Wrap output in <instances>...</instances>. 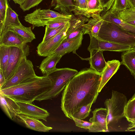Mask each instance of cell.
<instances>
[{
	"instance_id": "27",
	"label": "cell",
	"mask_w": 135,
	"mask_h": 135,
	"mask_svg": "<svg viewBox=\"0 0 135 135\" xmlns=\"http://www.w3.org/2000/svg\"><path fill=\"white\" fill-rule=\"evenodd\" d=\"M72 12L74 15H82L90 18L88 13V0H76Z\"/></svg>"
},
{
	"instance_id": "10",
	"label": "cell",
	"mask_w": 135,
	"mask_h": 135,
	"mask_svg": "<svg viewBox=\"0 0 135 135\" xmlns=\"http://www.w3.org/2000/svg\"><path fill=\"white\" fill-rule=\"evenodd\" d=\"M93 117L89 119L92 125L88 129L89 132H105L108 131V110L102 108H96L92 112Z\"/></svg>"
},
{
	"instance_id": "21",
	"label": "cell",
	"mask_w": 135,
	"mask_h": 135,
	"mask_svg": "<svg viewBox=\"0 0 135 135\" xmlns=\"http://www.w3.org/2000/svg\"><path fill=\"white\" fill-rule=\"evenodd\" d=\"M103 20L101 16L99 18L88 19V23L83 25V34L98 37V33Z\"/></svg>"
},
{
	"instance_id": "23",
	"label": "cell",
	"mask_w": 135,
	"mask_h": 135,
	"mask_svg": "<svg viewBox=\"0 0 135 135\" xmlns=\"http://www.w3.org/2000/svg\"><path fill=\"white\" fill-rule=\"evenodd\" d=\"M121 58V64L124 65L135 78V51L132 49L124 51Z\"/></svg>"
},
{
	"instance_id": "47",
	"label": "cell",
	"mask_w": 135,
	"mask_h": 135,
	"mask_svg": "<svg viewBox=\"0 0 135 135\" xmlns=\"http://www.w3.org/2000/svg\"><path fill=\"white\" fill-rule=\"evenodd\" d=\"M134 128H135V125L132 127L131 129H132Z\"/></svg>"
},
{
	"instance_id": "11",
	"label": "cell",
	"mask_w": 135,
	"mask_h": 135,
	"mask_svg": "<svg viewBox=\"0 0 135 135\" xmlns=\"http://www.w3.org/2000/svg\"><path fill=\"white\" fill-rule=\"evenodd\" d=\"M68 29L61 32L45 42H41L40 43L37 47L38 55L41 56L46 57L53 54L65 38Z\"/></svg>"
},
{
	"instance_id": "5",
	"label": "cell",
	"mask_w": 135,
	"mask_h": 135,
	"mask_svg": "<svg viewBox=\"0 0 135 135\" xmlns=\"http://www.w3.org/2000/svg\"><path fill=\"white\" fill-rule=\"evenodd\" d=\"M127 102V97L125 95L117 91L112 90L111 98L106 99L104 102L105 108L108 111V125L112 122L117 123L125 117V109Z\"/></svg>"
},
{
	"instance_id": "31",
	"label": "cell",
	"mask_w": 135,
	"mask_h": 135,
	"mask_svg": "<svg viewBox=\"0 0 135 135\" xmlns=\"http://www.w3.org/2000/svg\"><path fill=\"white\" fill-rule=\"evenodd\" d=\"M70 25L69 22L66 25H62L55 28L50 29L45 28V34L42 42H45L61 32L68 29Z\"/></svg>"
},
{
	"instance_id": "6",
	"label": "cell",
	"mask_w": 135,
	"mask_h": 135,
	"mask_svg": "<svg viewBox=\"0 0 135 135\" xmlns=\"http://www.w3.org/2000/svg\"><path fill=\"white\" fill-rule=\"evenodd\" d=\"M32 62L27 56L23 57L12 76L0 89H6L20 84L25 80L36 76Z\"/></svg>"
},
{
	"instance_id": "12",
	"label": "cell",
	"mask_w": 135,
	"mask_h": 135,
	"mask_svg": "<svg viewBox=\"0 0 135 135\" xmlns=\"http://www.w3.org/2000/svg\"><path fill=\"white\" fill-rule=\"evenodd\" d=\"M16 102L19 107L20 114L47 122V118L49 116L50 114L46 110L32 103Z\"/></svg>"
},
{
	"instance_id": "44",
	"label": "cell",
	"mask_w": 135,
	"mask_h": 135,
	"mask_svg": "<svg viewBox=\"0 0 135 135\" xmlns=\"http://www.w3.org/2000/svg\"><path fill=\"white\" fill-rule=\"evenodd\" d=\"M131 2L133 7H135V0H129Z\"/></svg>"
},
{
	"instance_id": "42",
	"label": "cell",
	"mask_w": 135,
	"mask_h": 135,
	"mask_svg": "<svg viewBox=\"0 0 135 135\" xmlns=\"http://www.w3.org/2000/svg\"><path fill=\"white\" fill-rule=\"evenodd\" d=\"M135 125V119L133 120L132 122L129 125V127L127 128V130L131 129L132 127Z\"/></svg>"
},
{
	"instance_id": "14",
	"label": "cell",
	"mask_w": 135,
	"mask_h": 135,
	"mask_svg": "<svg viewBox=\"0 0 135 135\" xmlns=\"http://www.w3.org/2000/svg\"><path fill=\"white\" fill-rule=\"evenodd\" d=\"M27 42L21 36L15 32L8 30L0 35V45L20 47Z\"/></svg>"
},
{
	"instance_id": "2",
	"label": "cell",
	"mask_w": 135,
	"mask_h": 135,
	"mask_svg": "<svg viewBox=\"0 0 135 135\" xmlns=\"http://www.w3.org/2000/svg\"><path fill=\"white\" fill-rule=\"evenodd\" d=\"M52 83L47 75H36L17 85L0 90V94L17 102L32 103L38 96L49 90Z\"/></svg>"
},
{
	"instance_id": "35",
	"label": "cell",
	"mask_w": 135,
	"mask_h": 135,
	"mask_svg": "<svg viewBox=\"0 0 135 135\" xmlns=\"http://www.w3.org/2000/svg\"><path fill=\"white\" fill-rule=\"evenodd\" d=\"M8 4L7 0H0V30L3 27Z\"/></svg>"
},
{
	"instance_id": "46",
	"label": "cell",
	"mask_w": 135,
	"mask_h": 135,
	"mask_svg": "<svg viewBox=\"0 0 135 135\" xmlns=\"http://www.w3.org/2000/svg\"><path fill=\"white\" fill-rule=\"evenodd\" d=\"M132 49L135 51V46H134L132 47Z\"/></svg>"
},
{
	"instance_id": "9",
	"label": "cell",
	"mask_w": 135,
	"mask_h": 135,
	"mask_svg": "<svg viewBox=\"0 0 135 135\" xmlns=\"http://www.w3.org/2000/svg\"><path fill=\"white\" fill-rule=\"evenodd\" d=\"M90 42L88 48L89 51L92 49H97L102 51H109L123 52L132 50V46L102 40L98 37L90 36Z\"/></svg>"
},
{
	"instance_id": "15",
	"label": "cell",
	"mask_w": 135,
	"mask_h": 135,
	"mask_svg": "<svg viewBox=\"0 0 135 135\" xmlns=\"http://www.w3.org/2000/svg\"><path fill=\"white\" fill-rule=\"evenodd\" d=\"M16 118L24 124L26 127L32 130L41 132H48L52 129L51 127L45 126L38 119L30 117L22 114H17Z\"/></svg>"
},
{
	"instance_id": "17",
	"label": "cell",
	"mask_w": 135,
	"mask_h": 135,
	"mask_svg": "<svg viewBox=\"0 0 135 135\" xmlns=\"http://www.w3.org/2000/svg\"><path fill=\"white\" fill-rule=\"evenodd\" d=\"M120 65V62L116 60L108 61L107 62L106 65L101 73V80L98 90L99 93L109 79L116 73Z\"/></svg>"
},
{
	"instance_id": "36",
	"label": "cell",
	"mask_w": 135,
	"mask_h": 135,
	"mask_svg": "<svg viewBox=\"0 0 135 135\" xmlns=\"http://www.w3.org/2000/svg\"><path fill=\"white\" fill-rule=\"evenodd\" d=\"M43 0H26L20 5V7L23 11L29 10L30 8L37 6Z\"/></svg>"
},
{
	"instance_id": "18",
	"label": "cell",
	"mask_w": 135,
	"mask_h": 135,
	"mask_svg": "<svg viewBox=\"0 0 135 135\" xmlns=\"http://www.w3.org/2000/svg\"><path fill=\"white\" fill-rule=\"evenodd\" d=\"M89 51L90 53V68L101 74L107 64L103 57V51L94 49Z\"/></svg>"
},
{
	"instance_id": "32",
	"label": "cell",
	"mask_w": 135,
	"mask_h": 135,
	"mask_svg": "<svg viewBox=\"0 0 135 135\" xmlns=\"http://www.w3.org/2000/svg\"><path fill=\"white\" fill-rule=\"evenodd\" d=\"M72 16L69 17H59L54 18L46 26L45 28L48 29L54 28L66 25L69 22Z\"/></svg>"
},
{
	"instance_id": "1",
	"label": "cell",
	"mask_w": 135,
	"mask_h": 135,
	"mask_svg": "<svg viewBox=\"0 0 135 135\" xmlns=\"http://www.w3.org/2000/svg\"><path fill=\"white\" fill-rule=\"evenodd\" d=\"M101 74L90 68L83 69L69 81L64 89L61 107L65 116H71L82 106L94 103L98 95Z\"/></svg>"
},
{
	"instance_id": "7",
	"label": "cell",
	"mask_w": 135,
	"mask_h": 135,
	"mask_svg": "<svg viewBox=\"0 0 135 135\" xmlns=\"http://www.w3.org/2000/svg\"><path fill=\"white\" fill-rule=\"evenodd\" d=\"M73 15H66L50 9L39 8L24 17L25 21L32 25V29L35 27H44L48 24L53 19L59 17H71Z\"/></svg>"
},
{
	"instance_id": "26",
	"label": "cell",
	"mask_w": 135,
	"mask_h": 135,
	"mask_svg": "<svg viewBox=\"0 0 135 135\" xmlns=\"http://www.w3.org/2000/svg\"><path fill=\"white\" fill-rule=\"evenodd\" d=\"M88 13L90 17L99 18L104 10L101 0H88Z\"/></svg>"
},
{
	"instance_id": "24",
	"label": "cell",
	"mask_w": 135,
	"mask_h": 135,
	"mask_svg": "<svg viewBox=\"0 0 135 135\" xmlns=\"http://www.w3.org/2000/svg\"><path fill=\"white\" fill-rule=\"evenodd\" d=\"M51 6L61 13L66 15H73L72 12L74 2L73 0H52Z\"/></svg>"
},
{
	"instance_id": "38",
	"label": "cell",
	"mask_w": 135,
	"mask_h": 135,
	"mask_svg": "<svg viewBox=\"0 0 135 135\" xmlns=\"http://www.w3.org/2000/svg\"><path fill=\"white\" fill-rule=\"evenodd\" d=\"M83 25L74 30L68 35L66 37L65 39L67 40L71 39L83 33Z\"/></svg>"
},
{
	"instance_id": "28",
	"label": "cell",
	"mask_w": 135,
	"mask_h": 135,
	"mask_svg": "<svg viewBox=\"0 0 135 135\" xmlns=\"http://www.w3.org/2000/svg\"><path fill=\"white\" fill-rule=\"evenodd\" d=\"M132 7L129 0H114L110 9L113 13L116 15Z\"/></svg>"
},
{
	"instance_id": "45",
	"label": "cell",
	"mask_w": 135,
	"mask_h": 135,
	"mask_svg": "<svg viewBox=\"0 0 135 135\" xmlns=\"http://www.w3.org/2000/svg\"><path fill=\"white\" fill-rule=\"evenodd\" d=\"M127 131H135V129H129V130H127Z\"/></svg>"
},
{
	"instance_id": "25",
	"label": "cell",
	"mask_w": 135,
	"mask_h": 135,
	"mask_svg": "<svg viewBox=\"0 0 135 135\" xmlns=\"http://www.w3.org/2000/svg\"><path fill=\"white\" fill-rule=\"evenodd\" d=\"M8 30L15 32L25 40L27 43L31 42L36 39L35 35L30 27H25L22 24L19 26L10 25L8 27Z\"/></svg>"
},
{
	"instance_id": "30",
	"label": "cell",
	"mask_w": 135,
	"mask_h": 135,
	"mask_svg": "<svg viewBox=\"0 0 135 135\" xmlns=\"http://www.w3.org/2000/svg\"><path fill=\"white\" fill-rule=\"evenodd\" d=\"M10 46L0 45V69L3 73L8 63L11 49Z\"/></svg>"
},
{
	"instance_id": "37",
	"label": "cell",
	"mask_w": 135,
	"mask_h": 135,
	"mask_svg": "<svg viewBox=\"0 0 135 135\" xmlns=\"http://www.w3.org/2000/svg\"><path fill=\"white\" fill-rule=\"evenodd\" d=\"M71 119L74 122L76 126L85 129H89L92 125V123L76 118L71 116Z\"/></svg>"
},
{
	"instance_id": "43",
	"label": "cell",
	"mask_w": 135,
	"mask_h": 135,
	"mask_svg": "<svg viewBox=\"0 0 135 135\" xmlns=\"http://www.w3.org/2000/svg\"><path fill=\"white\" fill-rule=\"evenodd\" d=\"M128 23L135 26V20H134L127 22Z\"/></svg>"
},
{
	"instance_id": "41",
	"label": "cell",
	"mask_w": 135,
	"mask_h": 135,
	"mask_svg": "<svg viewBox=\"0 0 135 135\" xmlns=\"http://www.w3.org/2000/svg\"><path fill=\"white\" fill-rule=\"evenodd\" d=\"M26 0H13L16 3H17L20 5L23 3Z\"/></svg>"
},
{
	"instance_id": "20",
	"label": "cell",
	"mask_w": 135,
	"mask_h": 135,
	"mask_svg": "<svg viewBox=\"0 0 135 135\" xmlns=\"http://www.w3.org/2000/svg\"><path fill=\"white\" fill-rule=\"evenodd\" d=\"M62 56L59 54L54 53L46 56L42 61L39 69L42 73L47 75L55 70L56 65Z\"/></svg>"
},
{
	"instance_id": "29",
	"label": "cell",
	"mask_w": 135,
	"mask_h": 135,
	"mask_svg": "<svg viewBox=\"0 0 135 135\" xmlns=\"http://www.w3.org/2000/svg\"><path fill=\"white\" fill-rule=\"evenodd\" d=\"M124 115L131 123L135 119V93L128 101L125 107Z\"/></svg>"
},
{
	"instance_id": "34",
	"label": "cell",
	"mask_w": 135,
	"mask_h": 135,
	"mask_svg": "<svg viewBox=\"0 0 135 135\" xmlns=\"http://www.w3.org/2000/svg\"><path fill=\"white\" fill-rule=\"evenodd\" d=\"M116 15L127 22L135 20V7L126 9Z\"/></svg>"
},
{
	"instance_id": "33",
	"label": "cell",
	"mask_w": 135,
	"mask_h": 135,
	"mask_svg": "<svg viewBox=\"0 0 135 135\" xmlns=\"http://www.w3.org/2000/svg\"><path fill=\"white\" fill-rule=\"evenodd\" d=\"M93 104V102H91L87 105L82 106L71 116L81 120L85 119L89 116Z\"/></svg>"
},
{
	"instance_id": "19",
	"label": "cell",
	"mask_w": 135,
	"mask_h": 135,
	"mask_svg": "<svg viewBox=\"0 0 135 135\" xmlns=\"http://www.w3.org/2000/svg\"><path fill=\"white\" fill-rule=\"evenodd\" d=\"M104 21L114 23L123 29L135 34V26L132 25L119 18L110 9L105 11L101 15Z\"/></svg>"
},
{
	"instance_id": "8",
	"label": "cell",
	"mask_w": 135,
	"mask_h": 135,
	"mask_svg": "<svg viewBox=\"0 0 135 135\" xmlns=\"http://www.w3.org/2000/svg\"><path fill=\"white\" fill-rule=\"evenodd\" d=\"M7 67L3 73L7 81L14 74L22 58L30 54V48L26 44L20 47L11 46Z\"/></svg>"
},
{
	"instance_id": "3",
	"label": "cell",
	"mask_w": 135,
	"mask_h": 135,
	"mask_svg": "<svg viewBox=\"0 0 135 135\" xmlns=\"http://www.w3.org/2000/svg\"><path fill=\"white\" fill-rule=\"evenodd\" d=\"M78 73L77 70L69 68H56L47 75L51 82V88L47 92L37 97L35 100L41 101L56 97Z\"/></svg>"
},
{
	"instance_id": "22",
	"label": "cell",
	"mask_w": 135,
	"mask_h": 135,
	"mask_svg": "<svg viewBox=\"0 0 135 135\" xmlns=\"http://www.w3.org/2000/svg\"><path fill=\"white\" fill-rule=\"evenodd\" d=\"M21 24L18 18V15L8 4L3 27L0 30V35L7 30L9 26L13 25L19 26Z\"/></svg>"
},
{
	"instance_id": "4",
	"label": "cell",
	"mask_w": 135,
	"mask_h": 135,
	"mask_svg": "<svg viewBox=\"0 0 135 135\" xmlns=\"http://www.w3.org/2000/svg\"><path fill=\"white\" fill-rule=\"evenodd\" d=\"M98 37L109 42L133 47L135 46V34L128 32L117 25L103 20Z\"/></svg>"
},
{
	"instance_id": "13",
	"label": "cell",
	"mask_w": 135,
	"mask_h": 135,
	"mask_svg": "<svg viewBox=\"0 0 135 135\" xmlns=\"http://www.w3.org/2000/svg\"><path fill=\"white\" fill-rule=\"evenodd\" d=\"M84 35L81 33L71 39L65 38L53 53H57L62 57L67 53L75 52L81 46Z\"/></svg>"
},
{
	"instance_id": "16",
	"label": "cell",
	"mask_w": 135,
	"mask_h": 135,
	"mask_svg": "<svg viewBox=\"0 0 135 135\" xmlns=\"http://www.w3.org/2000/svg\"><path fill=\"white\" fill-rule=\"evenodd\" d=\"M1 106L7 115L11 119L16 118L20 114L19 107L16 102L11 98L0 94Z\"/></svg>"
},
{
	"instance_id": "40",
	"label": "cell",
	"mask_w": 135,
	"mask_h": 135,
	"mask_svg": "<svg viewBox=\"0 0 135 135\" xmlns=\"http://www.w3.org/2000/svg\"><path fill=\"white\" fill-rule=\"evenodd\" d=\"M7 81L5 79L2 70L0 69V89Z\"/></svg>"
},
{
	"instance_id": "39",
	"label": "cell",
	"mask_w": 135,
	"mask_h": 135,
	"mask_svg": "<svg viewBox=\"0 0 135 135\" xmlns=\"http://www.w3.org/2000/svg\"><path fill=\"white\" fill-rule=\"evenodd\" d=\"M114 0H101L102 4L105 11H107L111 7Z\"/></svg>"
}]
</instances>
